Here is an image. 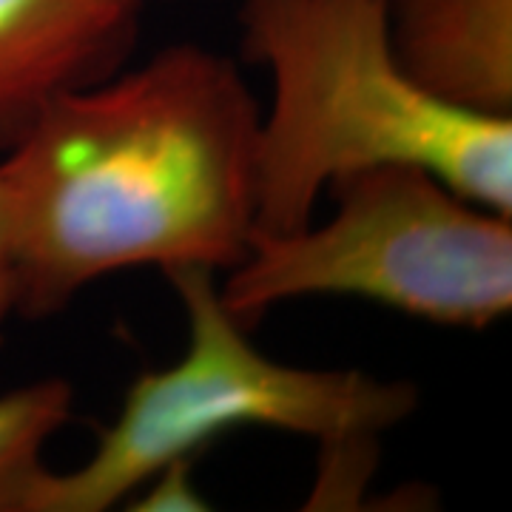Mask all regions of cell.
Wrapping results in <instances>:
<instances>
[{
	"instance_id": "obj_1",
	"label": "cell",
	"mask_w": 512,
	"mask_h": 512,
	"mask_svg": "<svg viewBox=\"0 0 512 512\" xmlns=\"http://www.w3.org/2000/svg\"><path fill=\"white\" fill-rule=\"evenodd\" d=\"M259 114L237 66L197 43L52 100L0 154L18 313L46 319L128 268L239 265Z\"/></svg>"
},
{
	"instance_id": "obj_2",
	"label": "cell",
	"mask_w": 512,
	"mask_h": 512,
	"mask_svg": "<svg viewBox=\"0 0 512 512\" xmlns=\"http://www.w3.org/2000/svg\"><path fill=\"white\" fill-rule=\"evenodd\" d=\"M242 46L274 92L256 134V231L308 225L333 180L384 163L424 165L512 217V117L421 92L393 55L387 0H245Z\"/></svg>"
},
{
	"instance_id": "obj_3",
	"label": "cell",
	"mask_w": 512,
	"mask_h": 512,
	"mask_svg": "<svg viewBox=\"0 0 512 512\" xmlns=\"http://www.w3.org/2000/svg\"><path fill=\"white\" fill-rule=\"evenodd\" d=\"M165 276L188 322L183 356L131 382L92 456L69 473L46 470L29 512L120 507L165 464L188 461L205 444L245 427L348 450L413 416L419 393L410 382L353 367L285 365L256 350L248 328L225 311L214 271L185 268Z\"/></svg>"
},
{
	"instance_id": "obj_4",
	"label": "cell",
	"mask_w": 512,
	"mask_h": 512,
	"mask_svg": "<svg viewBox=\"0 0 512 512\" xmlns=\"http://www.w3.org/2000/svg\"><path fill=\"white\" fill-rule=\"evenodd\" d=\"M322 225L256 231L220 288L251 330L308 296H353L444 328L484 330L512 311V222L461 197L424 165L384 163L330 183Z\"/></svg>"
},
{
	"instance_id": "obj_5",
	"label": "cell",
	"mask_w": 512,
	"mask_h": 512,
	"mask_svg": "<svg viewBox=\"0 0 512 512\" xmlns=\"http://www.w3.org/2000/svg\"><path fill=\"white\" fill-rule=\"evenodd\" d=\"M140 0H0V154L60 94L120 72Z\"/></svg>"
},
{
	"instance_id": "obj_6",
	"label": "cell",
	"mask_w": 512,
	"mask_h": 512,
	"mask_svg": "<svg viewBox=\"0 0 512 512\" xmlns=\"http://www.w3.org/2000/svg\"><path fill=\"white\" fill-rule=\"evenodd\" d=\"M390 46L421 92L512 117V0H387Z\"/></svg>"
},
{
	"instance_id": "obj_7",
	"label": "cell",
	"mask_w": 512,
	"mask_h": 512,
	"mask_svg": "<svg viewBox=\"0 0 512 512\" xmlns=\"http://www.w3.org/2000/svg\"><path fill=\"white\" fill-rule=\"evenodd\" d=\"M74 390L40 379L0 396V512H29L37 481L49 470L43 453L72 421Z\"/></svg>"
},
{
	"instance_id": "obj_8",
	"label": "cell",
	"mask_w": 512,
	"mask_h": 512,
	"mask_svg": "<svg viewBox=\"0 0 512 512\" xmlns=\"http://www.w3.org/2000/svg\"><path fill=\"white\" fill-rule=\"evenodd\" d=\"M140 504H131V510H205L208 504L194 490V481L188 476V461L165 464L160 473L148 478L140 487Z\"/></svg>"
},
{
	"instance_id": "obj_9",
	"label": "cell",
	"mask_w": 512,
	"mask_h": 512,
	"mask_svg": "<svg viewBox=\"0 0 512 512\" xmlns=\"http://www.w3.org/2000/svg\"><path fill=\"white\" fill-rule=\"evenodd\" d=\"M12 313H18V282H15L9 222H6V208H3V194H0V345H3V325Z\"/></svg>"
}]
</instances>
